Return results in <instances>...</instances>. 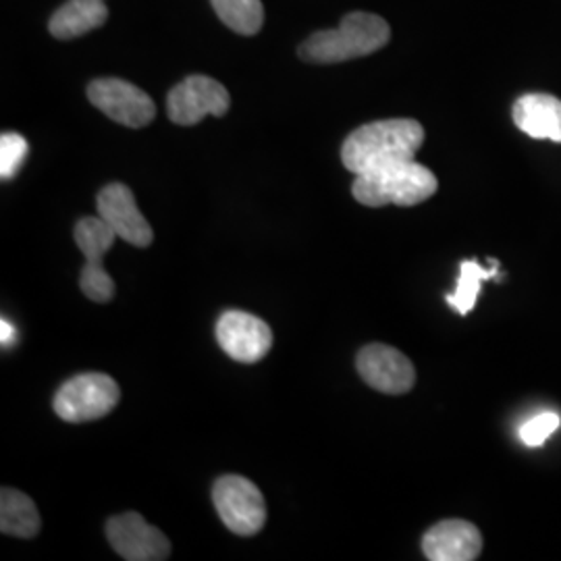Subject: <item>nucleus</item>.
<instances>
[{"label":"nucleus","instance_id":"nucleus-10","mask_svg":"<svg viewBox=\"0 0 561 561\" xmlns=\"http://www.w3.org/2000/svg\"><path fill=\"white\" fill-rule=\"evenodd\" d=\"M217 341L231 360L256 364L271 352L273 331L254 314L227 310L217 322Z\"/></svg>","mask_w":561,"mask_h":561},{"label":"nucleus","instance_id":"nucleus-14","mask_svg":"<svg viewBox=\"0 0 561 561\" xmlns=\"http://www.w3.org/2000/svg\"><path fill=\"white\" fill-rule=\"evenodd\" d=\"M512 117L528 138L561 144L560 99L551 94H524L514 104Z\"/></svg>","mask_w":561,"mask_h":561},{"label":"nucleus","instance_id":"nucleus-1","mask_svg":"<svg viewBox=\"0 0 561 561\" xmlns=\"http://www.w3.org/2000/svg\"><path fill=\"white\" fill-rule=\"evenodd\" d=\"M422 144L424 127L419 121H375L347 136L341 148V161L347 171L362 175L387 164L414 161Z\"/></svg>","mask_w":561,"mask_h":561},{"label":"nucleus","instance_id":"nucleus-12","mask_svg":"<svg viewBox=\"0 0 561 561\" xmlns=\"http://www.w3.org/2000/svg\"><path fill=\"white\" fill-rule=\"evenodd\" d=\"M99 217L117 233V238L136 248H148L154 233L152 227L144 219L136 204L134 192L123 183H108L102 187L96 198Z\"/></svg>","mask_w":561,"mask_h":561},{"label":"nucleus","instance_id":"nucleus-11","mask_svg":"<svg viewBox=\"0 0 561 561\" xmlns=\"http://www.w3.org/2000/svg\"><path fill=\"white\" fill-rule=\"evenodd\" d=\"M356 366L364 382L389 396L408 393L416 382L414 364L391 345L370 343L362 347Z\"/></svg>","mask_w":561,"mask_h":561},{"label":"nucleus","instance_id":"nucleus-13","mask_svg":"<svg viewBox=\"0 0 561 561\" xmlns=\"http://www.w3.org/2000/svg\"><path fill=\"white\" fill-rule=\"evenodd\" d=\"M422 551L431 561L479 560L481 530L466 520L439 522L422 537Z\"/></svg>","mask_w":561,"mask_h":561},{"label":"nucleus","instance_id":"nucleus-15","mask_svg":"<svg viewBox=\"0 0 561 561\" xmlns=\"http://www.w3.org/2000/svg\"><path fill=\"white\" fill-rule=\"evenodd\" d=\"M108 20L104 0H69L50 18L48 30L59 41H73L101 27Z\"/></svg>","mask_w":561,"mask_h":561},{"label":"nucleus","instance_id":"nucleus-2","mask_svg":"<svg viewBox=\"0 0 561 561\" xmlns=\"http://www.w3.org/2000/svg\"><path fill=\"white\" fill-rule=\"evenodd\" d=\"M391 38L389 23L373 13H347L341 20L340 27L322 30L312 34L300 46V57L306 62L331 65L343 60L368 57Z\"/></svg>","mask_w":561,"mask_h":561},{"label":"nucleus","instance_id":"nucleus-8","mask_svg":"<svg viewBox=\"0 0 561 561\" xmlns=\"http://www.w3.org/2000/svg\"><path fill=\"white\" fill-rule=\"evenodd\" d=\"M231 106L227 88L206 76H190L178 83L167 99L169 119L178 125H196L204 117H222Z\"/></svg>","mask_w":561,"mask_h":561},{"label":"nucleus","instance_id":"nucleus-4","mask_svg":"<svg viewBox=\"0 0 561 561\" xmlns=\"http://www.w3.org/2000/svg\"><path fill=\"white\" fill-rule=\"evenodd\" d=\"M119 398L115 379L102 373H85L60 387L55 396V412L65 422L99 421L117 408Z\"/></svg>","mask_w":561,"mask_h":561},{"label":"nucleus","instance_id":"nucleus-9","mask_svg":"<svg viewBox=\"0 0 561 561\" xmlns=\"http://www.w3.org/2000/svg\"><path fill=\"white\" fill-rule=\"evenodd\" d=\"M106 537L123 560L162 561L171 558L169 539L136 512H125L106 522Z\"/></svg>","mask_w":561,"mask_h":561},{"label":"nucleus","instance_id":"nucleus-20","mask_svg":"<svg viewBox=\"0 0 561 561\" xmlns=\"http://www.w3.org/2000/svg\"><path fill=\"white\" fill-rule=\"evenodd\" d=\"M560 426L561 419L556 412H542L539 416L522 424V443L528 445V447H541Z\"/></svg>","mask_w":561,"mask_h":561},{"label":"nucleus","instance_id":"nucleus-16","mask_svg":"<svg viewBox=\"0 0 561 561\" xmlns=\"http://www.w3.org/2000/svg\"><path fill=\"white\" fill-rule=\"evenodd\" d=\"M42 520L36 503L25 493L4 486L0 491V530L2 535L32 539L41 533Z\"/></svg>","mask_w":561,"mask_h":561},{"label":"nucleus","instance_id":"nucleus-6","mask_svg":"<svg viewBox=\"0 0 561 561\" xmlns=\"http://www.w3.org/2000/svg\"><path fill=\"white\" fill-rule=\"evenodd\" d=\"M115 240L117 233L101 217H83L76 225V243L85 256L80 287L88 300L106 304L115 298V280L102 266V261Z\"/></svg>","mask_w":561,"mask_h":561},{"label":"nucleus","instance_id":"nucleus-17","mask_svg":"<svg viewBox=\"0 0 561 561\" xmlns=\"http://www.w3.org/2000/svg\"><path fill=\"white\" fill-rule=\"evenodd\" d=\"M489 262H491L489 268H482L477 261L461 262L456 291L445 296L447 304L461 317H466L477 306V300L481 296L482 280L500 277V262L493 261V259Z\"/></svg>","mask_w":561,"mask_h":561},{"label":"nucleus","instance_id":"nucleus-7","mask_svg":"<svg viewBox=\"0 0 561 561\" xmlns=\"http://www.w3.org/2000/svg\"><path fill=\"white\" fill-rule=\"evenodd\" d=\"M88 99L108 119L131 129L146 127L157 117L154 101L138 85L117 78L92 81L88 85Z\"/></svg>","mask_w":561,"mask_h":561},{"label":"nucleus","instance_id":"nucleus-3","mask_svg":"<svg viewBox=\"0 0 561 561\" xmlns=\"http://www.w3.org/2000/svg\"><path fill=\"white\" fill-rule=\"evenodd\" d=\"M437 187L439 181L431 169L416 161H405L356 175L352 194L370 208H382L389 204L416 206L435 196Z\"/></svg>","mask_w":561,"mask_h":561},{"label":"nucleus","instance_id":"nucleus-19","mask_svg":"<svg viewBox=\"0 0 561 561\" xmlns=\"http://www.w3.org/2000/svg\"><path fill=\"white\" fill-rule=\"evenodd\" d=\"M27 140L20 134H2L0 136V178L13 180L18 175L23 161L27 159Z\"/></svg>","mask_w":561,"mask_h":561},{"label":"nucleus","instance_id":"nucleus-5","mask_svg":"<svg viewBox=\"0 0 561 561\" xmlns=\"http://www.w3.org/2000/svg\"><path fill=\"white\" fill-rule=\"evenodd\" d=\"M213 503L222 524L240 537H254L264 528L266 503L261 489L238 474H227L213 486Z\"/></svg>","mask_w":561,"mask_h":561},{"label":"nucleus","instance_id":"nucleus-21","mask_svg":"<svg viewBox=\"0 0 561 561\" xmlns=\"http://www.w3.org/2000/svg\"><path fill=\"white\" fill-rule=\"evenodd\" d=\"M0 331H2V340H0L2 341V347L11 345L15 341V329L7 319H2V322H0Z\"/></svg>","mask_w":561,"mask_h":561},{"label":"nucleus","instance_id":"nucleus-18","mask_svg":"<svg viewBox=\"0 0 561 561\" xmlns=\"http://www.w3.org/2000/svg\"><path fill=\"white\" fill-rule=\"evenodd\" d=\"M219 20L241 36H254L264 23L262 0H210Z\"/></svg>","mask_w":561,"mask_h":561}]
</instances>
